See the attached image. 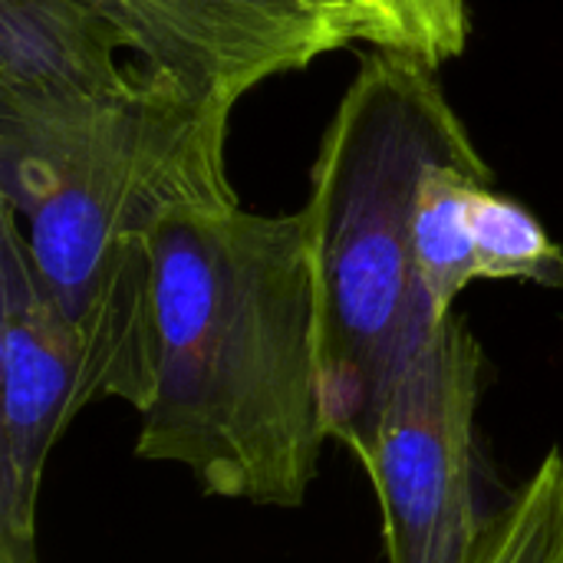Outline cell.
<instances>
[{
    "instance_id": "6da1fadb",
    "label": "cell",
    "mask_w": 563,
    "mask_h": 563,
    "mask_svg": "<svg viewBox=\"0 0 563 563\" xmlns=\"http://www.w3.org/2000/svg\"><path fill=\"white\" fill-rule=\"evenodd\" d=\"M155 346L135 455L214 498L303 505L327 442L307 214L175 208L155 234Z\"/></svg>"
},
{
    "instance_id": "7a4b0ae2",
    "label": "cell",
    "mask_w": 563,
    "mask_h": 563,
    "mask_svg": "<svg viewBox=\"0 0 563 563\" xmlns=\"http://www.w3.org/2000/svg\"><path fill=\"white\" fill-rule=\"evenodd\" d=\"M472 132L435 69L376 49L343 92L310 175V254L320 307V406L327 439L366 445L399 376L455 313H439L412 254L426 168Z\"/></svg>"
},
{
    "instance_id": "3957f363",
    "label": "cell",
    "mask_w": 563,
    "mask_h": 563,
    "mask_svg": "<svg viewBox=\"0 0 563 563\" xmlns=\"http://www.w3.org/2000/svg\"><path fill=\"white\" fill-rule=\"evenodd\" d=\"M231 109L145 69L13 208L43 290L82 343L92 402L152 406L155 234L181 205L238 201L224 168Z\"/></svg>"
},
{
    "instance_id": "277c9868",
    "label": "cell",
    "mask_w": 563,
    "mask_h": 563,
    "mask_svg": "<svg viewBox=\"0 0 563 563\" xmlns=\"http://www.w3.org/2000/svg\"><path fill=\"white\" fill-rule=\"evenodd\" d=\"M485 353L452 313L386 396L356 452L379 511L389 563H468L488 518L475 498V416Z\"/></svg>"
},
{
    "instance_id": "5b68a950",
    "label": "cell",
    "mask_w": 563,
    "mask_h": 563,
    "mask_svg": "<svg viewBox=\"0 0 563 563\" xmlns=\"http://www.w3.org/2000/svg\"><path fill=\"white\" fill-rule=\"evenodd\" d=\"M125 40L76 0H0V201L16 208L125 102L145 66L119 63Z\"/></svg>"
},
{
    "instance_id": "8992f818",
    "label": "cell",
    "mask_w": 563,
    "mask_h": 563,
    "mask_svg": "<svg viewBox=\"0 0 563 563\" xmlns=\"http://www.w3.org/2000/svg\"><path fill=\"white\" fill-rule=\"evenodd\" d=\"M0 563H40L36 501L46 459L86 409V353L43 290L23 228L0 201Z\"/></svg>"
},
{
    "instance_id": "52a82bcc",
    "label": "cell",
    "mask_w": 563,
    "mask_h": 563,
    "mask_svg": "<svg viewBox=\"0 0 563 563\" xmlns=\"http://www.w3.org/2000/svg\"><path fill=\"white\" fill-rule=\"evenodd\" d=\"M191 49L208 92L238 99L271 76L360 43L346 0H152Z\"/></svg>"
},
{
    "instance_id": "ba28073f",
    "label": "cell",
    "mask_w": 563,
    "mask_h": 563,
    "mask_svg": "<svg viewBox=\"0 0 563 563\" xmlns=\"http://www.w3.org/2000/svg\"><path fill=\"white\" fill-rule=\"evenodd\" d=\"M492 181L495 175L475 142L426 168L412 214V254L439 313H452L459 294L482 280L472 234V201L478 188Z\"/></svg>"
},
{
    "instance_id": "9c48e42d",
    "label": "cell",
    "mask_w": 563,
    "mask_h": 563,
    "mask_svg": "<svg viewBox=\"0 0 563 563\" xmlns=\"http://www.w3.org/2000/svg\"><path fill=\"white\" fill-rule=\"evenodd\" d=\"M472 234L482 280H528L563 287V251L551 241L531 208L482 185L472 201Z\"/></svg>"
},
{
    "instance_id": "30bf717a",
    "label": "cell",
    "mask_w": 563,
    "mask_h": 563,
    "mask_svg": "<svg viewBox=\"0 0 563 563\" xmlns=\"http://www.w3.org/2000/svg\"><path fill=\"white\" fill-rule=\"evenodd\" d=\"M468 563H563L561 445H554L518 495L485 521Z\"/></svg>"
},
{
    "instance_id": "8fae6325",
    "label": "cell",
    "mask_w": 563,
    "mask_h": 563,
    "mask_svg": "<svg viewBox=\"0 0 563 563\" xmlns=\"http://www.w3.org/2000/svg\"><path fill=\"white\" fill-rule=\"evenodd\" d=\"M360 43L419 56L432 69L465 53L472 16L465 0H346Z\"/></svg>"
},
{
    "instance_id": "7c38bea8",
    "label": "cell",
    "mask_w": 563,
    "mask_h": 563,
    "mask_svg": "<svg viewBox=\"0 0 563 563\" xmlns=\"http://www.w3.org/2000/svg\"><path fill=\"white\" fill-rule=\"evenodd\" d=\"M96 16H102L129 46V53L139 56V66L148 73L181 86L201 102H218L208 92V82L191 56V49L181 43V36L168 26V20L152 7V0H76ZM231 106V102H224Z\"/></svg>"
}]
</instances>
